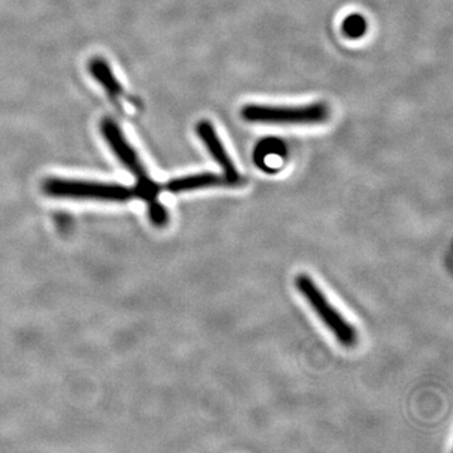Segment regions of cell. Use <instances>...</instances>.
<instances>
[{"label": "cell", "mask_w": 453, "mask_h": 453, "mask_svg": "<svg viewBox=\"0 0 453 453\" xmlns=\"http://www.w3.org/2000/svg\"><path fill=\"white\" fill-rule=\"evenodd\" d=\"M44 195L52 198L91 199L122 203L135 196L134 188L120 184L97 183V181L76 180V179L50 178L43 183Z\"/></svg>", "instance_id": "6da1fadb"}, {"label": "cell", "mask_w": 453, "mask_h": 453, "mask_svg": "<svg viewBox=\"0 0 453 453\" xmlns=\"http://www.w3.org/2000/svg\"><path fill=\"white\" fill-rule=\"evenodd\" d=\"M297 290L308 301L310 308L314 310L325 326L332 332L340 344L345 348H353L357 342V333L347 319L334 308L323 291L318 288L314 280L308 275H301L295 280Z\"/></svg>", "instance_id": "7a4b0ae2"}, {"label": "cell", "mask_w": 453, "mask_h": 453, "mask_svg": "<svg viewBox=\"0 0 453 453\" xmlns=\"http://www.w3.org/2000/svg\"><path fill=\"white\" fill-rule=\"evenodd\" d=\"M242 116L247 121L265 124L312 125L326 120L329 109L324 103L303 106L247 105Z\"/></svg>", "instance_id": "3957f363"}, {"label": "cell", "mask_w": 453, "mask_h": 453, "mask_svg": "<svg viewBox=\"0 0 453 453\" xmlns=\"http://www.w3.org/2000/svg\"><path fill=\"white\" fill-rule=\"evenodd\" d=\"M100 131L112 153L120 160L125 168L135 175L136 180H142V179L149 177L144 164L139 159L135 149L130 145L129 140L127 139L120 127L112 119H104L100 124Z\"/></svg>", "instance_id": "277c9868"}, {"label": "cell", "mask_w": 453, "mask_h": 453, "mask_svg": "<svg viewBox=\"0 0 453 453\" xmlns=\"http://www.w3.org/2000/svg\"><path fill=\"white\" fill-rule=\"evenodd\" d=\"M196 134L199 138L204 142L205 148L208 149L213 159L219 163L220 168L225 173V177L231 181L232 186H237L241 183V177L238 174V170L235 168L234 162L226 153L225 145L222 144L219 135H217L216 129L210 121L204 120L196 125Z\"/></svg>", "instance_id": "5b68a950"}, {"label": "cell", "mask_w": 453, "mask_h": 453, "mask_svg": "<svg viewBox=\"0 0 453 453\" xmlns=\"http://www.w3.org/2000/svg\"><path fill=\"white\" fill-rule=\"evenodd\" d=\"M213 187H234L231 181L222 175L214 174V173H201V174L186 175L169 180L164 186V189L170 193L192 192V190L204 189V188Z\"/></svg>", "instance_id": "8992f818"}, {"label": "cell", "mask_w": 453, "mask_h": 453, "mask_svg": "<svg viewBox=\"0 0 453 453\" xmlns=\"http://www.w3.org/2000/svg\"><path fill=\"white\" fill-rule=\"evenodd\" d=\"M88 71L91 76L96 80L97 83L103 86L110 98H112L113 103H121L120 100L127 96L125 89L122 88L121 82L119 81L118 77L113 73L112 68L104 58L91 59L88 64Z\"/></svg>", "instance_id": "52a82bcc"}, {"label": "cell", "mask_w": 453, "mask_h": 453, "mask_svg": "<svg viewBox=\"0 0 453 453\" xmlns=\"http://www.w3.org/2000/svg\"><path fill=\"white\" fill-rule=\"evenodd\" d=\"M148 214L151 223L157 226H164L168 225L169 213L166 208L164 207L162 203L155 201L148 203Z\"/></svg>", "instance_id": "ba28073f"}]
</instances>
